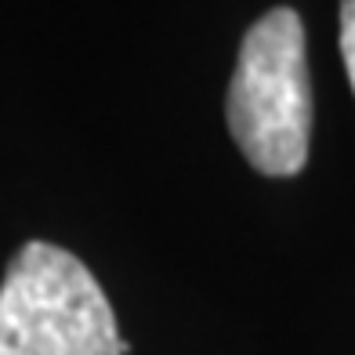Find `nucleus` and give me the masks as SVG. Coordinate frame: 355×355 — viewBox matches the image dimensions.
Masks as SVG:
<instances>
[{"instance_id":"nucleus-1","label":"nucleus","mask_w":355,"mask_h":355,"mask_svg":"<svg viewBox=\"0 0 355 355\" xmlns=\"http://www.w3.org/2000/svg\"><path fill=\"white\" fill-rule=\"evenodd\" d=\"M229 131L265 178H294L309 159L312 84L294 8H272L247 29L229 84Z\"/></svg>"},{"instance_id":"nucleus-2","label":"nucleus","mask_w":355,"mask_h":355,"mask_svg":"<svg viewBox=\"0 0 355 355\" xmlns=\"http://www.w3.org/2000/svg\"><path fill=\"white\" fill-rule=\"evenodd\" d=\"M0 355H127V341L91 268L33 239L0 283Z\"/></svg>"},{"instance_id":"nucleus-3","label":"nucleus","mask_w":355,"mask_h":355,"mask_svg":"<svg viewBox=\"0 0 355 355\" xmlns=\"http://www.w3.org/2000/svg\"><path fill=\"white\" fill-rule=\"evenodd\" d=\"M341 55L355 91V0H341Z\"/></svg>"}]
</instances>
